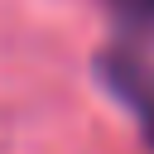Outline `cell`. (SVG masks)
Segmentation results:
<instances>
[{
	"mask_svg": "<svg viewBox=\"0 0 154 154\" xmlns=\"http://www.w3.org/2000/svg\"><path fill=\"white\" fill-rule=\"evenodd\" d=\"M96 72H101L106 91L140 120L144 140L154 144V67L140 53H130V48H106L96 58Z\"/></svg>",
	"mask_w": 154,
	"mask_h": 154,
	"instance_id": "obj_1",
	"label": "cell"
},
{
	"mask_svg": "<svg viewBox=\"0 0 154 154\" xmlns=\"http://www.w3.org/2000/svg\"><path fill=\"white\" fill-rule=\"evenodd\" d=\"M111 10L130 24V29H144L154 34V0H111Z\"/></svg>",
	"mask_w": 154,
	"mask_h": 154,
	"instance_id": "obj_2",
	"label": "cell"
}]
</instances>
